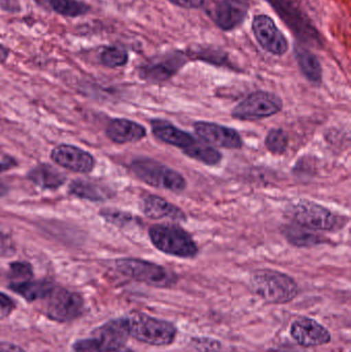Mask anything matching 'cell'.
Here are the masks:
<instances>
[{"label": "cell", "instance_id": "6", "mask_svg": "<svg viewBox=\"0 0 351 352\" xmlns=\"http://www.w3.org/2000/svg\"><path fill=\"white\" fill-rule=\"evenodd\" d=\"M130 169L136 177L154 188L181 192L187 186L181 173L152 159H136L130 165Z\"/></svg>", "mask_w": 351, "mask_h": 352}, {"label": "cell", "instance_id": "7", "mask_svg": "<svg viewBox=\"0 0 351 352\" xmlns=\"http://www.w3.org/2000/svg\"><path fill=\"white\" fill-rule=\"evenodd\" d=\"M115 268L124 276L155 287H170L177 283V275L161 265L139 258H120Z\"/></svg>", "mask_w": 351, "mask_h": 352}, {"label": "cell", "instance_id": "31", "mask_svg": "<svg viewBox=\"0 0 351 352\" xmlns=\"http://www.w3.org/2000/svg\"><path fill=\"white\" fill-rule=\"evenodd\" d=\"M16 308V304L12 301V298L8 297L5 294L0 293V320L8 318Z\"/></svg>", "mask_w": 351, "mask_h": 352}, {"label": "cell", "instance_id": "21", "mask_svg": "<svg viewBox=\"0 0 351 352\" xmlns=\"http://www.w3.org/2000/svg\"><path fill=\"white\" fill-rule=\"evenodd\" d=\"M295 54L297 63L305 78L317 86L321 85L323 80V68L317 56L309 50L300 47H296Z\"/></svg>", "mask_w": 351, "mask_h": 352}, {"label": "cell", "instance_id": "29", "mask_svg": "<svg viewBox=\"0 0 351 352\" xmlns=\"http://www.w3.org/2000/svg\"><path fill=\"white\" fill-rule=\"evenodd\" d=\"M32 276V268L28 263L16 262L10 264V271H8V278L12 281L10 285L31 280Z\"/></svg>", "mask_w": 351, "mask_h": 352}, {"label": "cell", "instance_id": "8", "mask_svg": "<svg viewBox=\"0 0 351 352\" xmlns=\"http://www.w3.org/2000/svg\"><path fill=\"white\" fill-rule=\"evenodd\" d=\"M296 225L313 231L334 232L344 227L342 217L311 201H299L291 209Z\"/></svg>", "mask_w": 351, "mask_h": 352}, {"label": "cell", "instance_id": "9", "mask_svg": "<svg viewBox=\"0 0 351 352\" xmlns=\"http://www.w3.org/2000/svg\"><path fill=\"white\" fill-rule=\"evenodd\" d=\"M45 299V316L55 322H71L84 314V300L76 292L54 287Z\"/></svg>", "mask_w": 351, "mask_h": 352}, {"label": "cell", "instance_id": "32", "mask_svg": "<svg viewBox=\"0 0 351 352\" xmlns=\"http://www.w3.org/2000/svg\"><path fill=\"white\" fill-rule=\"evenodd\" d=\"M198 57H200V59L212 62V63L220 64V65L227 63L226 57L220 52H216L214 50H201L198 53Z\"/></svg>", "mask_w": 351, "mask_h": 352}, {"label": "cell", "instance_id": "25", "mask_svg": "<svg viewBox=\"0 0 351 352\" xmlns=\"http://www.w3.org/2000/svg\"><path fill=\"white\" fill-rule=\"evenodd\" d=\"M74 352H134L127 346H117L98 339H80L73 344Z\"/></svg>", "mask_w": 351, "mask_h": 352}, {"label": "cell", "instance_id": "37", "mask_svg": "<svg viewBox=\"0 0 351 352\" xmlns=\"http://www.w3.org/2000/svg\"><path fill=\"white\" fill-rule=\"evenodd\" d=\"M8 55H10V51H8V47L0 45V62L5 61L8 58Z\"/></svg>", "mask_w": 351, "mask_h": 352}, {"label": "cell", "instance_id": "1", "mask_svg": "<svg viewBox=\"0 0 351 352\" xmlns=\"http://www.w3.org/2000/svg\"><path fill=\"white\" fill-rule=\"evenodd\" d=\"M152 134L159 140L179 148L189 158L194 159L207 166H216L222 161V154L214 146L197 140L187 132L179 129L172 124L163 120L150 122Z\"/></svg>", "mask_w": 351, "mask_h": 352}, {"label": "cell", "instance_id": "26", "mask_svg": "<svg viewBox=\"0 0 351 352\" xmlns=\"http://www.w3.org/2000/svg\"><path fill=\"white\" fill-rule=\"evenodd\" d=\"M52 8L57 14L69 18L82 16L90 10V6L78 0H49Z\"/></svg>", "mask_w": 351, "mask_h": 352}, {"label": "cell", "instance_id": "13", "mask_svg": "<svg viewBox=\"0 0 351 352\" xmlns=\"http://www.w3.org/2000/svg\"><path fill=\"white\" fill-rule=\"evenodd\" d=\"M194 129L200 140L210 146L228 150H239L242 148V138L232 128L210 122H197L194 124Z\"/></svg>", "mask_w": 351, "mask_h": 352}, {"label": "cell", "instance_id": "5", "mask_svg": "<svg viewBox=\"0 0 351 352\" xmlns=\"http://www.w3.org/2000/svg\"><path fill=\"white\" fill-rule=\"evenodd\" d=\"M304 45L323 47L324 38L306 14L292 0H266Z\"/></svg>", "mask_w": 351, "mask_h": 352}, {"label": "cell", "instance_id": "39", "mask_svg": "<svg viewBox=\"0 0 351 352\" xmlns=\"http://www.w3.org/2000/svg\"><path fill=\"white\" fill-rule=\"evenodd\" d=\"M6 192V188L3 186V184H0V196H2V195L5 194Z\"/></svg>", "mask_w": 351, "mask_h": 352}, {"label": "cell", "instance_id": "3", "mask_svg": "<svg viewBox=\"0 0 351 352\" xmlns=\"http://www.w3.org/2000/svg\"><path fill=\"white\" fill-rule=\"evenodd\" d=\"M125 320L130 336L140 342L167 346L172 344L177 338V328L167 320H159L142 312H132Z\"/></svg>", "mask_w": 351, "mask_h": 352}, {"label": "cell", "instance_id": "28", "mask_svg": "<svg viewBox=\"0 0 351 352\" xmlns=\"http://www.w3.org/2000/svg\"><path fill=\"white\" fill-rule=\"evenodd\" d=\"M266 148L273 155H282L288 146V135L282 129L270 130L265 140Z\"/></svg>", "mask_w": 351, "mask_h": 352}, {"label": "cell", "instance_id": "22", "mask_svg": "<svg viewBox=\"0 0 351 352\" xmlns=\"http://www.w3.org/2000/svg\"><path fill=\"white\" fill-rule=\"evenodd\" d=\"M28 178L36 186L43 188H57L65 182L66 176L55 167L41 164L28 173Z\"/></svg>", "mask_w": 351, "mask_h": 352}, {"label": "cell", "instance_id": "20", "mask_svg": "<svg viewBox=\"0 0 351 352\" xmlns=\"http://www.w3.org/2000/svg\"><path fill=\"white\" fill-rule=\"evenodd\" d=\"M70 194L90 201H103L109 198L111 190L101 182L95 179L73 180L69 186Z\"/></svg>", "mask_w": 351, "mask_h": 352}, {"label": "cell", "instance_id": "10", "mask_svg": "<svg viewBox=\"0 0 351 352\" xmlns=\"http://www.w3.org/2000/svg\"><path fill=\"white\" fill-rule=\"evenodd\" d=\"M282 107L284 103L280 97L272 93L259 91L251 93L235 107L232 117L245 121L265 119L280 113Z\"/></svg>", "mask_w": 351, "mask_h": 352}, {"label": "cell", "instance_id": "34", "mask_svg": "<svg viewBox=\"0 0 351 352\" xmlns=\"http://www.w3.org/2000/svg\"><path fill=\"white\" fill-rule=\"evenodd\" d=\"M103 217L113 223H124L126 221H129L130 215L126 214V213L119 212V211H109L106 212H102Z\"/></svg>", "mask_w": 351, "mask_h": 352}, {"label": "cell", "instance_id": "4", "mask_svg": "<svg viewBox=\"0 0 351 352\" xmlns=\"http://www.w3.org/2000/svg\"><path fill=\"white\" fill-rule=\"evenodd\" d=\"M148 235L152 245L168 256L194 258L199 252L191 235L179 226L154 225L148 230Z\"/></svg>", "mask_w": 351, "mask_h": 352}, {"label": "cell", "instance_id": "11", "mask_svg": "<svg viewBox=\"0 0 351 352\" xmlns=\"http://www.w3.org/2000/svg\"><path fill=\"white\" fill-rule=\"evenodd\" d=\"M187 63L183 52L174 51L150 60L139 68V76L146 82L161 84L177 74Z\"/></svg>", "mask_w": 351, "mask_h": 352}, {"label": "cell", "instance_id": "23", "mask_svg": "<svg viewBox=\"0 0 351 352\" xmlns=\"http://www.w3.org/2000/svg\"><path fill=\"white\" fill-rule=\"evenodd\" d=\"M53 287V283L49 280H28L10 285L12 292L19 294L28 302L36 301L43 298L45 299Z\"/></svg>", "mask_w": 351, "mask_h": 352}, {"label": "cell", "instance_id": "35", "mask_svg": "<svg viewBox=\"0 0 351 352\" xmlns=\"http://www.w3.org/2000/svg\"><path fill=\"white\" fill-rule=\"evenodd\" d=\"M168 1L183 8H199L204 4V0H168Z\"/></svg>", "mask_w": 351, "mask_h": 352}, {"label": "cell", "instance_id": "36", "mask_svg": "<svg viewBox=\"0 0 351 352\" xmlns=\"http://www.w3.org/2000/svg\"><path fill=\"white\" fill-rule=\"evenodd\" d=\"M0 352H25L18 345L8 342H0Z\"/></svg>", "mask_w": 351, "mask_h": 352}, {"label": "cell", "instance_id": "24", "mask_svg": "<svg viewBox=\"0 0 351 352\" xmlns=\"http://www.w3.org/2000/svg\"><path fill=\"white\" fill-rule=\"evenodd\" d=\"M286 239L297 248H310L326 243L327 239L323 236L317 235L313 230L306 229L301 226L294 225L284 229Z\"/></svg>", "mask_w": 351, "mask_h": 352}, {"label": "cell", "instance_id": "15", "mask_svg": "<svg viewBox=\"0 0 351 352\" xmlns=\"http://www.w3.org/2000/svg\"><path fill=\"white\" fill-rule=\"evenodd\" d=\"M249 8L247 0H216L212 19L222 30H234L247 18Z\"/></svg>", "mask_w": 351, "mask_h": 352}, {"label": "cell", "instance_id": "12", "mask_svg": "<svg viewBox=\"0 0 351 352\" xmlns=\"http://www.w3.org/2000/svg\"><path fill=\"white\" fill-rule=\"evenodd\" d=\"M251 29L258 43L268 53L282 56L288 52V41L286 35L267 14L256 16L251 24Z\"/></svg>", "mask_w": 351, "mask_h": 352}, {"label": "cell", "instance_id": "18", "mask_svg": "<svg viewBox=\"0 0 351 352\" xmlns=\"http://www.w3.org/2000/svg\"><path fill=\"white\" fill-rule=\"evenodd\" d=\"M106 134L115 144L137 142L146 136L144 126L127 119L113 120L107 126Z\"/></svg>", "mask_w": 351, "mask_h": 352}, {"label": "cell", "instance_id": "33", "mask_svg": "<svg viewBox=\"0 0 351 352\" xmlns=\"http://www.w3.org/2000/svg\"><path fill=\"white\" fill-rule=\"evenodd\" d=\"M16 252L14 243L10 237L0 230V256H12Z\"/></svg>", "mask_w": 351, "mask_h": 352}, {"label": "cell", "instance_id": "19", "mask_svg": "<svg viewBox=\"0 0 351 352\" xmlns=\"http://www.w3.org/2000/svg\"><path fill=\"white\" fill-rule=\"evenodd\" d=\"M91 335L93 338L117 345V346H126L130 336L125 318L109 320L102 326L95 329Z\"/></svg>", "mask_w": 351, "mask_h": 352}, {"label": "cell", "instance_id": "2", "mask_svg": "<svg viewBox=\"0 0 351 352\" xmlns=\"http://www.w3.org/2000/svg\"><path fill=\"white\" fill-rule=\"evenodd\" d=\"M249 287L256 295L272 304L288 303L299 294L298 285L292 277L271 269L255 271Z\"/></svg>", "mask_w": 351, "mask_h": 352}, {"label": "cell", "instance_id": "16", "mask_svg": "<svg viewBox=\"0 0 351 352\" xmlns=\"http://www.w3.org/2000/svg\"><path fill=\"white\" fill-rule=\"evenodd\" d=\"M51 158L60 166L73 173H89L95 166V159L92 155L68 144H62L54 148Z\"/></svg>", "mask_w": 351, "mask_h": 352}, {"label": "cell", "instance_id": "14", "mask_svg": "<svg viewBox=\"0 0 351 352\" xmlns=\"http://www.w3.org/2000/svg\"><path fill=\"white\" fill-rule=\"evenodd\" d=\"M291 335L299 345L304 347L321 346L331 342L328 329L309 318L295 320L291 327Z\"/></svg>", "mask_w": 351, "mask_h": 352}, {"label": "cell", "instance_id": "17", "mask_svg": "<svg viewBox=\"0 0 351 352\" xmlns=\"http://www.w3.org/2000/svg\"><path fill=\"white\" fill-rule=\"evenodd\" d=\"M142 212L152 219H169L174 221H187V215L179 207L169 203L164 198L148 195L142 201Z\"/></svg>", "mask_w": 351, "mask_h": 352}, {"label": "cell", "instance_id": "30", "mask_svg": "<svg viewBox=\"0 0 351 352\" xmlns=\"http://www.w3.org/2000/svg\"><path fill=\"white\" fill-rule=\"evenodd\" d=\"M194 346L203 352L218 351L220 349V343L212 338H193Z\"/></svg>", "mask_w": 351, "mask_h": 352}, {"label": "cell", "instance_id": "27", "mask_svg": "<svg viewBox=\"0 0 351 352\" xmlns=\"http://www.w3.org/2000/svg\"><path fill=\"white\" fill-rule=\"evenodd\" d=\"M128 59L129 56L127 51L115 45L105 47L100 55L101 63L109 68L122 67L127 64Z\"/></svg>", "mask_w": 351, "mask_h": 352}, {"label": "cell", "instance_id": "38", "mask_svg": "<svg viewBox=\"0 0 351 352\" xmlns=\"http://www.w3.org/2000/svg\"><path fill=\"white\" fill-rule=\"evenodd\" d=\"M10 164L8 163L0 162V173H3V171L8 170L10 168Z\"/></svg>", "mask_w": 351, "mask_h": 352}]
</instances>
